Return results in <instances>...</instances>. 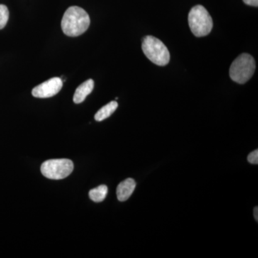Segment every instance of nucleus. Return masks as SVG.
<instances>
[{
	"instance_id": "obj_1",
	"label": "nucleus",
	"mask_w": 258,
	"mask_h": 258,
	"mask_svg": "<svg viewBox=\"0 0 258 258\" xmlns=\"http://www.w3.org/2000/svg\"><path fill=\"white\" fill-rule=\"evenodd\" d=\"M91 20L89 15L83 8L70 7L66 10L61 21L62 32L69 37H78L89 28Z\"/></svg>"
},
{
	"instance_id": "obj_2",
	"label": "nucleus",
	"mask_w": 258,
	"mask_h": 258,
	"mask_svg": "<svg viewBox=\"0 0 258 258\" xmlns=\"http://www.w3.org/2000/svg\"><path fill=\"white\" fill-rule=\"evenodd\" d=\"M189 28L196 37H205L211 32L213 21L208 10L202 5H197L190 10L188 16Z\"/></svg>"
},
{
	"instance_id": "obj_3",
	"label": "nucleus",
	"mask_w": 258,
	"mask_h": 258,
	"mask_svg": "<svg viewBox=\"0 0 258 258\" xmlns=\"http://www.w3.org/2000/svg\"><path fill=\"white\" fill-rule=\"evenodd\" d=\"M255 69V61L253 57L247 53H242L231 64V79L236 83L244 84L253 76Z\"/></svg>"
},
{
	"instance_id": "obj_4",
	"label": "nucleus",
	"mask_w": 258,
	"mask_h": 258,
	"mask_svg": "<svg viewBox=\"0 0 258 258\" xmlns=\"http://www.w3.org/2000/svg\"><path fill=\"white\" fill-rule=\"evenodd\" d=\"M142 50L144 55L157 66H165L170 60V53L166 45L160 40L151 35L144 37Z\"/></svg>"
},
{
	"instance_id": "obj_5",
	"label": "nucleus",
	"mask_w": 258,
	"mask_h": 258,
	"mask_svg": "<svg viewBox=\"0 0 258 258\" xmlns=\"http://www.w3.org/2000/svg\"><path fill=\"white\" fill-rule=\"evenodd\" d=\"M74 163L70 159H50L42 163V175L50 179L60 180L69 176L74 171Z\"/></svg>"
},
{
	"instance_id": "obj_6",
	"label": "nucleus",
	"mask_w": 258,
	"mask_h": 258,
	"mask_svg": "<svg viewBox=\"0 0 258 258\" xmlns=\"http://www.w3.org/2000/svg\"><path fill=\"white\" fill-rule=\"evenodd\" d=\"M62 87V79L60 78H52L34 88L32 94L35 98H50L60 92Z\"/></svg>"
},
{
	"instance_id": "obj_7",
	"label": "nucleus",
	"mask_w": 258,
	"mask_h": 258,
	"mask_svg": "<svg viewBox=\"0 0 258 258\" xmlns=\"http://www.w3.org/2000/svg\"><path fill=\"white\" fill-rule=\"evenodd\" d=\"M136 188V182L133 179H128L121 181L116 189V195L120 202H125L132 196Z\"/></svg>"
},
{
	"instance_id": "obj_8",
	"label": "nucleus",
	"mask_w": 258,
	"mask_h": 258,
	"mask_svg": "<svg viewBox=\"0 0 258 258\" xmlns=\"http://www.w3.org/2000/svg\"><path fill=\"white\" fill-rule=\"evenodd\" d=\"M93 88H94V81L92 79L88 80L85 81L82 84L80 85L74 96V101L76 104L82 103L85 101L86 97L92 92Z\"/></svg>"
},
{
	"instance_id": "obj_9",
	"label": "nucleus",
	"mask_w": 258,
	"mask_h": 258,
	"mask_svg": "<svg viewBox=\"0 0 258 258\" xmlns=\"http://www.w3.org/2000/svg\"><path fill=\"white\" fill-rule=\"evenodd\" d=\"M118 103L116 101H111L106 104V106L102 107L96 115H95V120L96 121H102V120L106 119L108 117L111 116L115 110L118 108Z\"/></svg>"
},
{
	"instance_id": "obj_10",
	"label": "nucleus",
	"mask_w": 258,
	"mask_h": 258,
	"mask_svg": "<svg viewBox=\"0 0 258 258\" xmlns=\"http://www.w3.org/2000/svg\"><path fill=\"white\" fill-rule=\"evenodd\" d=\"M108 187L106 185H101L89 191V197L95 203H101L106 198Z\"/></svg>"
},
{
	"instance_id": "obj_11",
	"label": "nucleus",
	"mask_w": 258,
	"mask_h": 258,
	"mask_svg": "<svg viewBox=\"0 0 258 258\" xmlns=\"http://www.w3.org/2000/svg\"><path fill=\"white\" fill-rule=\"evenodd\" d=\"M9 20V10L4 5H0V30L5 28Z\"/></svg>"
},
{
	"instance_id": "obj_12",
	"label": "nucleus",
	"mask_w": 258,
	"mask_h": 258,
	"mask_svg": "<svg viewBox=\"0 0 258 258\" xmlns=\"http://www.w3.org/2000/svg\"><path fill=\"white\" fill-rule=\"evenodd\" d=\"M247 161L250 164H258V150L256 149L254 152H251L247 157Z\"/></svg>"
},
{
	"instance_id": "obj_13",
	"label": "nucleus",
	"mask_w": 258,
	"mask_h": 258,
	"mask_svg": "<svg viewBox=\"0 0 258 258\" xmlns=\"http://www.w3.org/2000/svg\"><path fill=\"white\" fill-rule=\"evenodd\" d=\"M243 2L246 5H250V6H258V0H243Z\"/></svg>"
},
{
	"instance_id": "obj_14",
	"label": "nucleus",
	"mask_w": 258,
	"mask_h": 258,
	"mask_svg": "<svg viewBox=\"0 0 258 258\" xmlns=\"http://www.w3.org/2000/svg\"><path fill=\"white\" fill-rule=\"evenodd\" d=\"M254 217L256 221L257 222L258 220V208L256 207L254 209Z\"/></svg>"
}]
</instances>
